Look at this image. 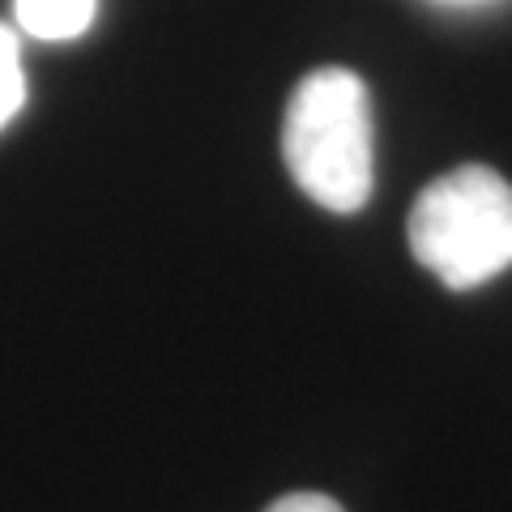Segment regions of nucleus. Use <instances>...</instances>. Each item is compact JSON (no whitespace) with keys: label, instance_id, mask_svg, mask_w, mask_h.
I'll use <instances>...</instances> for the list:
<instances>
[{"label":"nucleus","instance_id":"5","mask_svg":"<svg viewBox=\"0 0 512 512\" xmlns=\"http://www.w3.org/2000/svg\"><path fill=\"white\" fill-rule=\"evenodd\" d=\"M265 512H346V508L320 491H291V495H282V500L269 504Z\"/></svg>","mask_w":512,"mask_h":512},{"label":"nucleus","instance_id":"1","mask_svg":"<svg viewBox=\"0 0 512 512\" xmlns=\"http://www.w3.org/2000/svg\"><path fill=\"white\" fill-rule=\"evenodd\" d=\"M282 158L308 201L329 214H359L376 184L372 94L363 77L329 64L291 90L282 120Z\"/></svg>","mask_w":512,"mask_h":512},{"label":"nucleus","instance_id":"6","mask_svg":"<svg viewBox=\"0 0 512 512\" xmlns=\"http://www.w3.org/2000/svg\"><path fill=\"white\" fill-rule=\"evenodd\" d=\"M457 5H466V0H457Z\"/></svg>","mask_w":512,"mask_h":512},{"label":"nucleus","instance_id":"4","mask_svg":"<svg viewBox=\"0 0 512 512\" xmlns=\"http://www.w3.org/2000/svg\"><path fill=\"white\" fill-rule=\"evenodd\" d=\"M26 103V73H22V43L9 26H0V128H5Z\"/></svg>","mask_w":512,"mask_h":512},{"label":"nucleus","instance_id":"3","mask_svg":"<svg viewBox=\"0 0 512 512\" xmlns=\"http://www.w3.org/2000/svg\"><path fill=\"white\" fill-rule=\"evenodd\" d=\"M13 9H18V26L26 35L43 43H64L86 35L99 0H13Z\"/></svg>","mask_w":512,"mask_h":512},{"label":"nucleus","instance_id":"2","mask_svg":"<svg viewBox=\"0 0 512 512\" xmlns=\"http://www.w3.org/2000/svg\"><path fill=\"white\" fill-rule=\"evenodd\" d=\"M406 235L448 291H474L512 269V184L483 163L448 171L419 192Z\"/></svg>","mask_w":512,"mask_h":512}]
</instances>
